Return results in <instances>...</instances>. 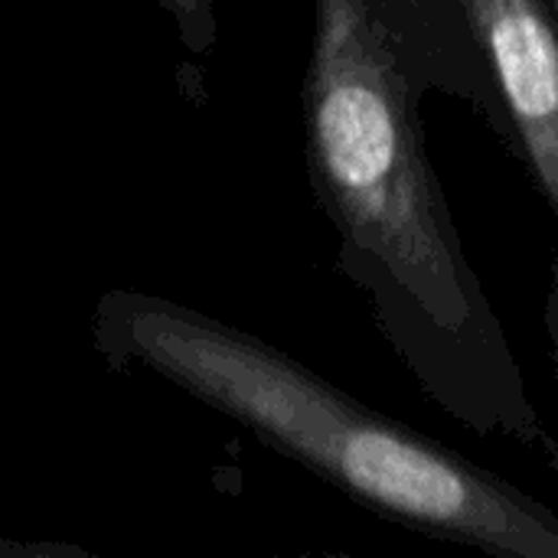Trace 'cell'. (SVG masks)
Masks as SVG:
<instances>
[{
  "label": "cell",
  "mask_w": 558,
  "mask_h": 558,
  "mask_svg": "<svg viewBox=\"0 0 558 558\" xmlns=\"http://www.w3.org/2000/svg\"><path fill=\"white\" fill-rule=\"evenodd\" d=\"M307 157L353 271H369L402 320L484 333L494 320L464 262L422 147L386 20L373 0H314L304 82Z\"/></svg>",
  "instance_id": "obj_2"
},
{
  "label": "cell",
  "mask_w": 558,
  "mask_h": 558,
  "mask_svg": "<svg viewBox=\"0 0 558 558\" xmlns=\"http://www.w3.org/2000/svg\"><path fill=\"white\" fill-rule=\"evenodd\" d=\"M539 190L558 216V23L549 0H461Z\"/></svg>",
  "instance_id": "obj_3"
},
{
  "label": "cell",
  "mask_w": 558,
  "mask_h": 558,
  "mask_svg": "<svg viewBox=\"0 0 558 558\" xmlns=\"http://www.w3.org/2000/svg\"><path fill=\"white\" fill-rule=\"evenodd\" d=\"M173 16L180 39L193 52H209L216 43V0H160Z\"/></svg>",
  "instance_id": "obj_4"
},
{
  "label": "cell",
  "mask_w": 558,
  "mask_h": 558,
  "mask_svg": "<svg viewBox=\"0 0 558 558\" xmlns=\"http://www.w3.org/2000/svg\"><path fill=\"white\" fill-rule=\"evenodd\" d=\"M92 330L114 366L160 373L399 523L497 556L558 558V513L242 330L134 291L105 294Z\"/></svg>",
  "instance_id": "obj_1"
},
{
  "label": "cell",
  "mask_w": 558,
  "mask_h": 558,
  "mask_svg": "<svg viewBox=\"0 0 558 558\" xmlns=\"http://www.w3.org/2000/svg\"><path fill=\"white\" fill-rule=\"evenodd\" d=\"M549 7H553V13H556V23H558V0H549Z\"/></svg>",
  "instance_id": "obj_7"
},
{
  "label": "cell",
  "mask_w": 558,
  "mask_h": 558,
  "mask_svg": "<svg viewBox=\"0 0 558 558\" xmlns=\"http://www.w3.org/2000/svg\"><path fill=\"white\" fill-rule=\"evenodd\" d=\"M549 333H553V347H556V366H558V262H556V284H553V298H549Z\"/></svg>",
  "instance_id": "obj_6"
},
{
  "label": "cell",
  "mask_w": 558,
  "mask_h": 558,
  "mask_svg": "<svg viewBox=\"0 0 558 558\" xmlns=\"http://www.w3.org/2000/svg\"><path fill=\"white\" fill-rule=\"evenodd\" d=\"M52 558V556H85L82 549H69V546H39V543H10V539H0V558Z\"/></svg>",
  "instance_id": "obj_5"
}]
</instances>
